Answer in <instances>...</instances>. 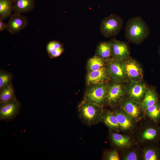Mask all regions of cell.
<instances>
[{"label": "cell", "instance_id": "6da1fadb", "mask_svg": "<svg viewBox=\"0 0 160 160\" xmlns=\"http://www.w3.org/2000/svg\"><path fill=\"white\" fill-rule=\"evenodd\" d=\"M149 27L140 16L130 18L125 27V37L129 42L135 44L143 42L149 36Z\"/></svg>", "mask_w": 160, "mask_h": 160}, {"label": "cell", "instance_id": "7a4b0ae2", "mask_svg": "<svg viewBox=\"0 0 160 160\" xmlns=\"http://www.w3.org/2000/svg\"><path fill=\"white\" fill-rule=\"evenodd\" d=\"M103 111V107L83 101L78 106L79 118L83 123L89 126L96 124L101 121Z\"/></svg>", "mask_w": 160, "mask_h": 160}, {"label": "cell", "instance_id": "3957f363", "mask_svg": "<svg viewBox=\"0 0 160 160\" xmlns=\"http://www.w3.org/2000/svg\"><path fill=\"white\" fill-rule=\"evenodd\" d=\"M124 22L120 16L112 14L101 21L99 26L100 32L105 37H114L120 32Z\"/></svg>", "mask_w": 160, "mask_h": 160}, {"label": "cell", "instance_id": "277c9868", "mask_svg": "<svg viewBox=\"0 0 160 160\" xmlns=\"http://www.w3.org/2000/svg\"><path fill=\"white\" fill-rule=\"evenodd\" d=\"M107 89V83L95 84L89 86L82 101L93 103L103 107L104 105Z\"/></svg>", "mask_w": 160, "mask_h": 160}, {"label": "cell", "instance_id": "5b68a950", "mask_svg": "<svg viewBox=\"0 0 160 160\" xmlns=\"http://www.w3.org/2000/svg\"><path fill=\"white\" fill-rule=\"evenodd\" d=\"M107 72L111 80L122 83L127 82L126 76L123 60H119L112 57L105 60Z\"/></svg>", "mask_w": 160, "mask_h": 160}, {"label": "cell", "instance_id": "8992f818", "mask_svg": "<svg viewBox=\"0 0 160 160\" xmlns=\"http://www.w3.org/2000/svg\"><path fill=\"white\" fill-rule=\"evenodd\" d=\"M21 104L16 98L6 102H0L1 120H13L19 114Z\"/></svg>", "mask_w": 160, "mask_h": 160}, {"label": "cell", "instance_id": "52a82bcc", "mask_svg": "<svg viewBox=\"0 0 160 160\" xmlns=\"http://www.w3.org/2000/svg\"><path fill=\"white\" fill-rule=\"evenodd\" d=\"M123 62L128 80L130 81H142L143 70L139 63L130 56L123 60Z\"/></svg>", "mask_w": 160, "mask_h": 160}, {"label": "cell", "instance_id": "ba28073f", "mask_svg": "<svg viewBox=\"0 0 160 160\" xmlns=\"http://www.w3.org/2000/svg\"><path fill=\"white\" fill-rule=\"evenodd\" d=\"M125 87L120 83L115 81L107 84L106 95L104 105L111 106L115 105L124 95Z\"/></svg>", "mask_w": 160, "mask_h": 160}, {"label": "cell", "instance_id": "9c48e42d", "mask_svg": "<svg viewBox=\"0 0 160 160\" xmlns=\"http://www.w3.org/2000/svg\"><path fill=\"white\" fill-rule=\"evenodd\" d=\"M148 89L142 81H130L125 87L130 99L137 103L142 100Z\"/></svg>", "mask_w": 160, "mask_h": 160}, {"label": "cell", "instance_id": "30bf717a", "mask_svg": "<svg viewBox=\"0 0 160 160\" xmlns=\"http://www.w3.org/2000/svg\"><path fill=\"white\" fill-rule=\"evenodd\" d=\"M110 41L111 43V57L119 60H123L129 56L128 46L125 42L113 37Z\"/></svg>", "mask_w": 160, "mask_h": 160}, {"label": "cell", "instance_id": "8fae6325", "mask_svg": "<svg viewBox=\"0 0 160 160\" xmlns=\"http://www.w3.org/2000/svg\"><path fill=\"white\" fill-rule=\"evenodd\" d=\"M28 24L25 17L21 14L14 13L9 19L7 29L11 34H15L26 28Z\"/></svg>", "mask_w": 160, "mask_h": 160}, {"label": "cell", "instance_id": "7c38bea8", "mask_svg": "<svg viewBox=\"0 0 160 160\" xmlns=\"http://www.w3.org/2000/svg\"><path fill=\"white\" fill-rule=\"evenodd\" d=\"M110 80L106 66L97 71H88L86 77L87 84L89 86L106 83Z\"/></svg>", "mask_w": 160, "mask_h": 160}, {"label": "cell", "instance_id": "4fadbf2b", "mask_svg": "<svg viewBox=\"0 0 160 160\" xmlns=\"http://www.w3.org/2000/svg\"><path fill=\"white\" fill-rule=\"evenodd\" d=\"M13 11L21 14L32 11L35 7L34 0H13Z\"/></svg>", "mask_w": 160, "mask_h": 160}, {"label": "cell", "instance_id": "5bb4252c", "mask_svg": "<svg viewBox=\"0 0 160 160\" xmlns=\"http://www.w3.org/2000/svg\"><path fill=\"white\" fill-rule=\"evenodd\" d=\"M47 53L51 59L60 56L64 52V47L63 44L56 40L49 42L46 46Z\"/></svg>", "mask_w": 160, "mask_h": 160}, {"label": "cell", "instance_id": "9a60e30c", "mask_svg": "<svg viewBox=\"0 0 160 160\" xmlns=\"http://www.w3.org/2000/svg\"><path fill=\"white\" fill-rule=\"evenodd\" d=\"M121 106L124 111L131 118L136 119L140 113V108L137 103L130 100L121 102Z\"/></svg>", "mask_w": 160, "mask_h": 160}, {"label": "cell", "instance_id": "2e32d148", "mask_svg": "<svg viewBox=\"0 0 160 160\" xmlns=\"http://www.w3.org/2000/svg\"><path fill=\"white\" fill-rule=\"evenodd\" d=\"M101 121L111 129L116 131L119 126L114 112L110 111H103Z\"/></svg>", "mask_w": 160, "mask_h": 160}, {"label": "cell", "instance_id": "e0dca14e", "mask_svg": "<svg viewBox=\"0 0 160 160\" xmlns=\"http://www.w3.org/2000/svg\"><path fill=\"white\" fill-rule=\"evenodd\" d=\"M158 101V95L154 88H148L142 100L141 105L142 109L146 111L148 107L153 105Z\"/></svg>", "mask_w": 160, "mask_h": 160}, {"label": "cell", "instance_id": "ac0fdd59", "mask_svg": "<svg viewBox=\"0 0 160 160\" xmlns=\"http://www.w3.org/2000/svg\"><path fill=\"white\" fill-rule=\"evenodd\" d=\"M95 55L105 60L111 58L112 48L110 40L99 43L96 48Z\"/></svg>", "mask_w": 160, "mask_h": 160}, {"label": "cell", "instance_id": "d6986e66", "mask_svg": "<svg viewBox=\"0 0 160 160\" xmlns=\"http://www.w3.org/2000/svg\"><path fill=\"white\" fill-rule=\"evenodd\" d=\"M13 4V0H0V20L4 21L11 16Z\"/></svg>", "mask_w": 160, "mask_h": 160}, {"label": "cell", "instance_id": "ffe728a7", "mask_svg": "<svg viewBox=\"0 0 160 160\" xmlns=\"http://www.w3.org/2000/svg\"><path fill=\"white\" fill-rule=\"evenodd\" d=\"M105 66V60L95 55L89 59L87 62L88 71H97Z\"/></svg>", "mask_w": 160, "mask_h": 160}, {"label": "cell", "instance_id": "44dd1931", "mask_svg": "<svg viewBox=\"0 0 160 160\" xmlns=\"http://www.w3.org/2000/svg\"><path fill=\"white\" fill-rule=\"evenodd\" d=\"M110 137L113 144L118 147L127 146L130 143V140L128 137L113 132H110Z\"/></svg>", "mask_w": 160, "mask_h": 160}, {"label": "cell", "instance_id": "7402d4cb", "mask_svg": "<svg viewBox=\"0 0 160 160\" xmlns=\"http://www.w3.org/2000/svg\"><path fill=\"white\" fill-rule=\"evenodd\" d=\"M16 98L12 82L0 90V102L7 101Z\"/></svg>", "mask_w": 160, "mask_h": 160}, {"label": "cell", "instance_id": "603a6c76", "mask_svg": "<svg viewBox=\"0 0 160 160\" xmlns=\"http://www.w3.org/2000/svg\"><path fill=\"white\" fill-rule=\"evenodd\" d=\"M114 112L116 117L119 127L123 130H127L132 127V123L129 116L120 111H116Z\"/></svg>", "mask_w": 160, "mask_h": 160}, {"label": "cell", "instance_id": "cb8c5ba5", "mask_svg": "<svg viewBox=\"0 0 160 160\" xmlns=\"http://www.w3.org/2000/svg\"><path fill=\"white\" fill-rule=\"evenodd\" d=\"M13 79L12 74L6 71H0V90L12 82Z\"/></svg>", "mask_w": 160, "mask_h": 160}, {"label": "cell", "instance_id": "d4e9b609", "mask_svg": "<svg viewBox=\"0 0 160 160\" xmlns=\"http://www.w3.org/2000/svg\"><path fill=\"white\" fill-rule=\"evenodd\" d=\"M148 115L153 119L157 120L160 116V103L159 101L146 109Z\"/></svg>", "mask_w": 160, "mask_h": 160}, {"label": "cell", "instance_id": "484cf974", "mask_svg": "<svg viewBox=\"0 0 160 160\" xmlns=\"http://www.w3.org/2000/svg\"><path fill=\"white\" fill-rule=\"evenodd\" d=\"M157 135V130L154 128L149 127L146 129L142 135V138L144 140H151L154 139Z\"/></svg>", "mask_w": 160, "mask_h": 160}, {"label": "cell", "instance_id": "4316f807", "mask_svg": "<svg viewBox=\"0 0 160 160\" xmlns=\"http://www.w3.org/2000/svg\"><path fill=\"white\" fill-rule=\"evenodd\" d=\"M143 158L145 160H157L159 159L158 153L152 149L146 150L144 152Z\"/></svg>", "mask_w": 160, "mask_h": 160}, {"label": "cell", "instance_id": "83f0119b", "mask_svg": "<svg viewBox=\"0 0 160 160\" xmlns=\"http://www.w3.org/2000/svg\"><path fill=\"white\" fill-rule=\"evenodd\" d=\"M104 159L107 160H119L120 158L118 153L116 150L110 151L106 153Z\"/></svg>", "mask_w": 160, "mask_h": 160}, {"label": "cell", "instance_id": "f1b7e54d", "mask_svg": "<svg viewBox=\"0 0 160 160\" xmlns=\"http://www.w3.org/2000/svg\"><path fill=\"white\" fill-rule=\"evenodd\" d=\"M138 156L136 153L131 152L127 154L124 158L125 160H136L137 159Z\"/></svg>", "mask_w": 160, "mask_h": 160}, {"label": "cell", "instance_id": "f546056e", "mask_svg": "<svg viewBox=\"0 0 160 160\" xmlns=\"http://www.w3.org/2000/svg\"><path fill=\"white\" fill-rule=\"evenodd\" d=\"M8 24L5 23L3 21L0 19V31H4L6 28H7L8 27Z\"/></svg>", "mask_w": 160, "mask_h": 160}, {"label": "cell", "instance_id": "4dcf8cb0", "mask_svg": "<svg viewBox=\"0 0 160 160\" xmlns=\"http://www.w3.org/2000/svg\"><path fill=\"white\" fill-rule=\"evenodd\" d=\"M158 52V53H159L160 59V45L159 47Z\"/></svg>", "mask_w": 160, "mask_h": 160}]
</instances>
